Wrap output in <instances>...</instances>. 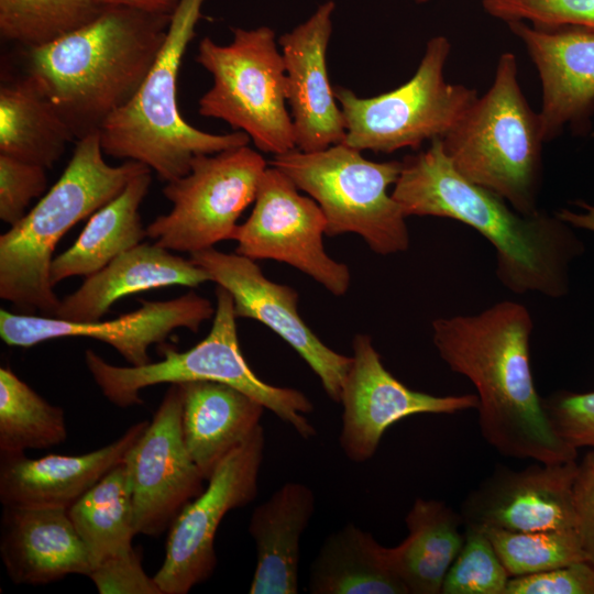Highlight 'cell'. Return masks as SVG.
Segmentation results:
<instances>
[{
    "label": "cell",
    "mask_w": 594,
    "mask_h": 594,
    "mask_svg": "<svg viewBox=\"0 0 594 594\" xmlns=\"http://www.w3.org/2000/svg\"><path fill=\"white\" fill-rule=\"evenodd\" d=\"M195 59L212 76V86L198 101L200 116L246 133L264 153L296 148L285 65L273 29L234 28L227 45L206 36Z\"/></svg>",
    "instance_id": "cell-9"
},
{
    "label": "cell",
    "mask_w": 594,
    "mask_h": 594,
    "mask_svg": "<svg viewBox=\"0 0 594 594\" xmlns=\"http://www.w3.org/2000/svg\"><path fill=\"white\" fill-rule=\"evenodd\" d=\"M352 349L340 397L343 414L339 437L341 450L352 462L370 460L385 431L406 417L453 415L479 406L475 394L436 396L409 388L386 370L367 334H356Z\"/></svg>",
    "instance_id": "cell-15"
},
{
    "label": "cell",
    "mask_w": 594,
    "mask_h": 594,
    "mask_svg": "<svg viewBox=\"0 0 594 594\" xmlns=\"http://www.w3.org/2000/svg\"><path fill=\"white\" fill-rule=\"evenodd\" d=\"M484 10L506 23L529 21L532 26H576L594 31V0H483Z\"/></svg>",
    "instance_id": "cell-35"
},
{
    "label": "cell",
    "mask_w": 594,
    "mask_h": 594,
    "mask_svg": "<svg viewBox=\"0 0 594 594\" xmlns=\"http://www.w3.org/2000/svg\"><path fill=\"white\" fill-rule=\"evenodd\" d=\"M61 407L47 403L9 367L0 369V452L21 453L65 441Z\"/></svg>",
    "instance_id": "cell-31"
},
{
    "label": "cell",
    "mask_w": 594,
    "mask_h": 594,
    "mask_svg": "<svg viewBox=\"0 0 594 594\" xmlns=\"http://www.w3.org/2000/svg\"><path fill=\"white\" fill-rule=\"evenodd\" d=\"M0 553L16 584H45L89 574L88 550L68 515L57 506H4Z\"/></svg>",
    "instance_id": "cell-22"
},
{
    "label": "cell",
    "mask_w": 594,
    "mask_h": 594,
    "mask_svg": "<svg viewBox=\"0 0 594 594\" xmlns=\"http://www.w3.org/2000/svg\"><path fill=\"white\" fill-rule=\"evenodd\" d=\"M529 310L501 301L476 315L432 321L433 344L451 371L477 392L479 426L499 454L541 463L576 460L578 450L554 430L530 367Z\"/></svg>",
    "instance_id": "cell-1"
},
{
    "label": "cell",
    "mask_w": 594,
    "mask_h": 594,
    "mask_svg": "<svg viewBox=\"0 0 594 594\" xmlns=\"http://www.w3.org/2000/svg\"><path fill=\"white\" fill-rule=\"evenodd\" d=\"M270 165L283 172L320 207L326 235L356 233L376 254L409 246L406 216L388 194L403 162H373L343 143L315 152L294 148L274 155Z\"/></svg>",
    "instance_id": "cell-8"
},
{
    "label": "cell",
    "mask_w": 594,
    "mask_h": 594,
    "mask_svg": "<svg viewBox=\"0 0 594 594\" xmlns=\"http://www.w3.org/2000/svg\"><path fill=\"white\" fill-rule=\"evenodd\" d=\"M208 280V273L190 258L156 243H140L86 277L77 290L61 299L53 317L72 322L98 321L124 296L174 285L197 287Z\"/></svg>",
    "instance_id": "cell-23"
},
{
    "label": "cell",
    "mask_w": 594,
    "mask_h": 594,
    "mask_svg": "<svg viewBox=\"0 0 594 594\" xmlns=\"http://www.w3.org/2000/svg\"><path fill=\"white\" fill-rule=\"evenodd\" d=\"M266 168L264 157L249 145L196 155L186 175L164 186L172 209L147 224L146 237L167 250L189 254L232 240Z\"/></svg>",
    "instance_id": "cell-11"
},
{
    "label": "cell",
    "mask_w": 594,
    "mask_h": 594,
    "mask_svg": "<svg viewBox=\"0 0 594 594\" xmlns=\"http://www.w3.org/2000/svg\"><path fill=\"white\" fill-rule=\"evenodd\" d=\"M315 493L288 482L251 515L249 532L256 546L250 594H297L300 539L315 513Z\"/></svg>",
    "instance_id": "cell-25"
},
{
    "label": "cell",
    "mask_w": 594,
    "mask_h": 594,
    "mask_svg": "<svg viewBox=\"0 0 594 594\" xmlns=\"http://www.w3.org/2000/svg\"><path fill=\"white\" fill-rule=\"evenodd\" d=\"M575 529L588 561L594 564V449L578 463L573 482Z\"/></svg>",
    "instance_id": "cell-40"
},
{
    "label": "cell",
    "mask_w": 594,
    "mask_h": 594,
    "mask_svg": "<svg viewBox=\"0 0 594 594\" xmlns=\"http://www.w3.org/2000/svg\"><path fill=\"white\" fill-rule=\"evenodd\" d=\"M326 228L319 205L270 166L262 175L250 217L237 227L232 240L238 243L235 253L289 264L340 297L350 287L351 273L326 252Z\"/></svg>",
    "instance_id": "cell-13"
},
{
    "label": "cell",
    "mask_w": 594,
    "mask_h": 594,
    "mask_svg": "<svg viewBox=\"0 0 594 594\" xmlns=\"http://www.w3.org/2000/svg\"><path fill=\"white\" fill-rule=\"evenodd\" d=\"M101 7H129L152 12L173 13L179 0H94Z\"/></svg>",
    "instance_id": "cell-41"
},
{
    "label": "cell",
    "mask_w": 594,
    "mask_h": 594,
    "mask_svg": "<svg viewBox=\"0 0 594 594\" xmlns=\"http://www.w3.org/2000/svg\"><path fill=\"white\" fill-rule=\"evenodd\" d=\"M94 0H0V35L26 50L46 45L96 19Z\"/></svg>",
    "instance_id": "cell-32"
},
{
    "label": "cell",
    "mask_w": 594,
    "mask_h": 594,
    "mask_svg": "<svg viewBox=\"0 0 594 594\" xmlns=\"http://www.w3.org/2000/svg\"><path fill=\"white\" fill-rule=\"evenodd\" d=\"M312 594H408L393 571L386 548L346 524L323 541L309 575Z\"/></svg>",
    "instance_id": "cell-29"
},
{
    "label": "cell",
    "mask_w": 594,
    "mask_h": 594,
    "mask_svg": "<svg viewBox=\"0 0 594 594\" xmlns=\"http://www.w3.org/2000/svg\"><path fill=\"white\" fill-rule=\"evenodd\" d=\"M141 307L113 320L72 322L50 316L0 310V337L11 346L29 348L67 337H84L114 348L132 366L152 362L148 348L162 344L178 328L196 333L215 315L207 298L188 292L164 301L140 299Z\"/></svg>",
    "instance_id": "cell-17"
},
{
    "label": "cell",
    "mask_w": 594,
    "mask_h": 594,
    "mask_svg": "<svg viewBox=\"0 0 594 594\" xmlns=\"http://www.w3.org/2000/svg\"><path fill=\"white\" fill-rule=\"evenodd\" d=\"M576 469V460L537 462L520 471L498 465L463 501V524L509 531L575 528Z\"/></svg>",
    "instance_id": "cell-18"
},
{
    "label": "cell",
    "mask_w": 594,
    "mask_h": 594,
    "mask_svg": "<svg viewBox=\"0 0 594 594\" xmlns=\"http://www.w3.org/2000/svg\"><path fill=\"white\" fill-rule=\"evenodd\" d=\"M480 530L491 541L510 578L588 560L575 528L540 531L496 528Z\"/></svg>",
    "instance_id": "cell-33"
},
{
    "label": "cell",
    "mask_w": 594,
    "mask_h": 594,
    "mask_svg": "<svg viewBox=\"0 0 594 594\" xmlns=\"http://www.w3.org/2000/svg\"><path fill=\"white\" fill-rule=\"evenodd\" d=\"M172 13L103 7L89 23L26 50L28 74L76 141L99 133L139 90L166 38Z\"/></svg>",
    "instance_id": "cell-3"
},
{
    "label": "cell",
    "mask_w": 594,
    "mask_h": 594,
    "mask_svg": "<svg viewBox=\"0 0 594 594\" xmlns=\"http://www.w3.org/2000/svg\"><path fill=\"white\" fill-rule=\"evenodd\" d=\"M576 205L581 206L585 212L580 213L569 209H561L556 215L569 226L594 231V206L583 201H578Z\"/></svg>",
    "instance_id": "cell-42"
},
{
    "label": "cell",
    "mask_w": 594,
    "mask_h": 594,
    "mask_svg": "<svg viewBox=\"0 0 594 594\" xmlns=\"http://www.w3.org/2000/svg\"><path fill=\"white\" fill-rule=\"evenodd\" d=\"M510 576L488 538L464 526V541L449 568L441 594H505Z\"/></svg>",
    "instance_id": "cell-34"
},
{
    "label": "cell",
    "mask_w": 594,
    "mask_h": 594,
    "mask_svg": "<svg viewBox=\"0 0 594 594\" xmlns=\"http://www.w3.org/2000/svg\"><path fill=\"white\" fill-rule=\"evenodd\" d=\"M392 197L404 215L433 216L463 222L496 250V274L515 294L560 298L569 292V265L583 243L557 215L526 216L495 193L465 178L447 155L442 140L406 156Z\"/></svg>",
    "instance_id": "cell-2"
},
{
    "label": "cell",
    "mask_w": 594,
    "mask_h": 594,
    "mask_svg": "<svg viewBox=\"0 0 594 594\" xmlns=\"http://www.w3.org/2000/svg\"><path fill=\"white\" fill-rule=\"evenodd\" d=\"M68 515L88 550L91 569L107 560L132 553L136 530L124 461L76 501L68 508Z\"/></svg>",
    "instance_id": "cell-30"
},
{
    "label": "cell",
    "mask_w": 594,
    "mask_h": 594,
    "mask_svg": "<svg viewBox=\"0 0 594 594\" xmlns=\"http://www.w3.org/2000/svg\"><path fill=\"white\" fill-rule=\"evenodd\" d=\"M76 141L50 99L26 74L0 86V153L51 168Z\"/></svg>",
    "instance_id": "cell-28"
},
{
    "label": "cell",
    "mask_w": 594,
    "mask_h": 594,
    "mask_svg": "<svg viewBox=\"0 0 594 594\" xmlns=\"http://www.w3.org/2000/svg\"><path fill=\"white\" fill-rule=\"evenodd\" d=\"M264 429L258 426L231 450L169 527L162 566L153 576L162 594H186L207 581L217 566L215 537L228 512L251 503L264 457Z\"/></svg>",
    "instance_id": "cell-12"
},
{
    "label": "cell",
    "mask_w": 594,
    "mask_h": 594,
    "mask_svg": "<svg viewBox=\"0 0 594 594\" xmlns=\"http://www.w3.org/2000/svg\"><path fill=\"white\" fill-rule=\"evenodd\" d=\"M186 448L206 481L234 448L261 426L264 409L244 392L219 382L178 383Z\"/></svg>",
    "instance_id": "cell-24"
},
{
    "label": "cell",
    "mask_w": 594,
    "mask_h": 594,
    "mask_svg": "<svg viewBox=\"0 0 594 594\" xmlns=\"http://www.w3.org/2000/svg\"><path fill=\"white\" fill-rule=\"evenodd\" d=\"M148 422H136L119 439L81 455L48 454L30 459L24 452L1 453V503L3 506H57L68 509L124 461Z\"/></svg>",
    "instance_id": "cell-21"
},
{
    "label": "cell",
    "mask_w": 594,
    "mask_h": 594,
    "mask_svg": "<svg viewBox=\"0 0 594 594\" xmlns=\"http://www.w3.org/2000/svg\"><path fill=\"white\" fill-rule=\"evenodd\" d=\"M334 9L332 0L321 3L305 22L278 40L295 145L302 152L342 143L345 136L344 118L327 70Z\"/></svg>",
    "instance_id": "cell-19"
},
{
    "label": "cell",
    "mask_w": 594,
    "mask_h": 594,
    "mask_svg": "<svg viewBox=\"0 0 594 594\" xmlns=\"http://www.w3.org/2000/svg\"><path fill=\"white\" fill-rule=\"evenodd\" d=\"M206 0H179L162 48L133 98L99 131L105 154L136 161L165 183L186 175L196 155L249 145L242 131L212 134L188 124L177 107V77Z\"/></svg>",
    "instance_id": "cell-5"
},
{
    "label": "cell",
    "mask_w": 594,
    "mask_h": 594,
    "mask_svg": "<svg viewBox=\"0 0 594 594\" xmlns=\"http://www.w3.org/2000/svg\"><path fill=\"white\" fill-rule=\"evenodd\" d=\"M405 522L408 535L386 548L388 562L408 594H439L464 541L462 516L442 501L417 498Z\"/></svg>",
    "instance_id": "cell-26"
},
{
    "label": "cell",
    "mask_w": 594,
    "mask_h": 594,
    "mask_svg": "<svg viewBox=\"0 0 594 594\" xmlns=\"http://www.w3.org/2000/svg\"><path fill=\"white\" fill-rule=\"evenodd\" d=\"M521 40L541 80L539 112L544 141L594 108V31L576 26L540 29L508 22Z\"/></svg>",
    "instance_id": "cell-20"
},
{
    "label": "cell",
    "mask_w": 594,
    "mask_h": 594,
    "mask_svg": "<svg viewBox=\"0 0 594 594\" xmlns=\"http://www.w3.org/2000/svg\"><path fill=\"white\" fill-rule=\"evenodd\" d=\"M45 167L0 153V219L10 226L25 215L30 202L47 188Z\"/></svg>",
    "instance_id": "cell-36"
},
{
    "label": "cell",
    "mask_w": 594,
    "mask_h": 594,
    "mask_svg": "<svg viewBox=\"0 0 594 594\" xmlns=\"http://www.w3.org/2000/svg\"><path fill=\"white\" fill-rule=\"evenodd\" d=\"M557 433L571 447L594 449V392H558L543 398Z\"/></svg>",
    "instance_id": "cell-37"
},
{
    "label": "cell",
    "mask_w": 594,
    "mask_h": 594,
    "mask_svg": "<svg viewBox=\"0 0 594 594\" xmlns=\"http://www.w3.org/2000/svg\"><path fill=\"white\" fill-rule=\"evenodd\" d=\"M505 594H594V564L586 560L536 574L513 576Z\"/></svg>",
    "instance_id": "cell-38"
},
{
    "label": "cell",
    "mask_w": 594,
    "mask_h": 594,
    "mask_svg": "<svg viewBox=\"0 0 594 594\" xmlns=\"http://www.w3.org/2000/svg\"><path fill=\"white\" fill-rule=\"evenodd\" d=\"M182 414V387L173 383L125 455L136 534L160 536L204 491L206 480L185 444Z\"/></svg>",
    "instance_id": "cell-14"
},
{
    "label": "cell",
    "mask_w": 594,
    "mask_h": 594,
    "mask_svg": "<svg viewBox=\"0 0 594 594\" xmlns=\"http://www.w3.org/2000/svg\"><path fill=\"white\" fill-rule=\"evenodd\" d=\"M450 51L446 36L430 38L414 76L375 97L361 98L349 88L336 86L345 123L342 143L361 152L392 153L446 136L479 97L472 88L446 81L443 70Z\"/></svg>",
    "instance_id": "cell-10"
},
{
    "label": "cell",
    "mask_w": 594,
    "mask_h": 594,
    "mask_svg": "<svg viewBox=\"0 0 594 594\" xmlns=\"http://www.w3.org/2000/svg\"><path fill=\"white\" fill-rule=\"evenodd\" d=\"M103 154L98 132L77 140L58 180L0 235V297L18 309L54 316L61 302L51 282L57 243L77 222L120 195L132 178L150 169L129 160L112 166Z\"/></svg>",
    "instance_id": "cell-4"
},
{
    "label": "cell",
    "mask_w": 594,
    "mask_h": 594,
    "mask_svg": "<svg viewBox=\"0 0 594 594\" xmlns=\"http://www.w3.org/2000/svg\"><path fill=\"white\" fill-rule=\"evenodd\" d=\"M217 305L208 336L186 351L162 343V360L141 366L109 364L92 350L85 352V363L103 396L119 407L142 404L141 389L161 383L212 381L231 385L261 403L304 439L316 436L306 415L314 410L300 391L274 386L262 381L246 363L238 339L234 304L231 294L216 287Z\"/></svg>",
    "instance_id": "cell-7"
},
{
    "label": "cell",
    "mask_w": 594,
    "mask_h": 594,
    "mask_svg": "<svg viewBox=\"0 0 594 594\" xmlns=\"http://www.w3.org/2000/svg\"><path fill=\"white\" fill-rule=\"evenodd\" d=\"M441 140L465 178L501 196L521 215L539 211L544 136L539 113L520 88L513 53L499 56L490 89Z\"/></svg>",
    "instance_id": "cell-6"
},
{
    "label": "cell",
    "mask_w": 594,
    "mask_h": 594,
    "mask_svg": "<svg viewBox=\"0 0 594 594\" xmlns=\"http://www.w3.org/2000/svg\"><path fill=\"white\" fill-rule=\"evenodd\" d=\"M189 258L231 294L237 318L260 321L278 334L317 374L328 397L340 403L351 356L327 346L307 326L293 287L272 282L254 260L238 253L210 248L191 253Z\"/></svg>",
    "instance_id": "cell-16"
},
{
    "label": "cell",
    "mask_w": 594,
    "mask_h": 594,
    "mask_svg": "<svg viewBox=\"0 0 594 594\" xmlns=\"http://www.w3.org/2000/svg\"><path fill=\"white\" fill-rule=\"evenodd\" d=\"M427 1H429V0H416V2H418V3H424V2H427Z\"/></svg>",
    "instance_id": "cell-43"
},
{
    "label": "cell",
    "mask_w": 594,
    "mask_h": 594,
    "mask_svg": "<svg viewBox=\"0 0 594 594\" xmlns=\"http://www.w3.org/2000/svg\"><path fill=\"white\" fill-rule=\"evenodd\" d=\"M88 576L100 594H162L154 578L144 572L135 550L94 566Z\"/></svg>",
    "instance_id": "cell-39"
},
{
    "label": "cell",
    "mask_w": 594,
    "mask_h": 594,
    "mask_svg": "<svg viewBox=\"0 0 594 594\" xmlns=\"http://www.w3.org/2000/svg\"><path fill=\"white\" fill-rule=\"evenodd\" d=\"M151 172L132 178L120 195L90 216L74 244L53 258V286L73 276L97 273L147 238L140 206L151 186Z\"/></svg>",
    "instance_id": "cell-27"
}]
</instances>
